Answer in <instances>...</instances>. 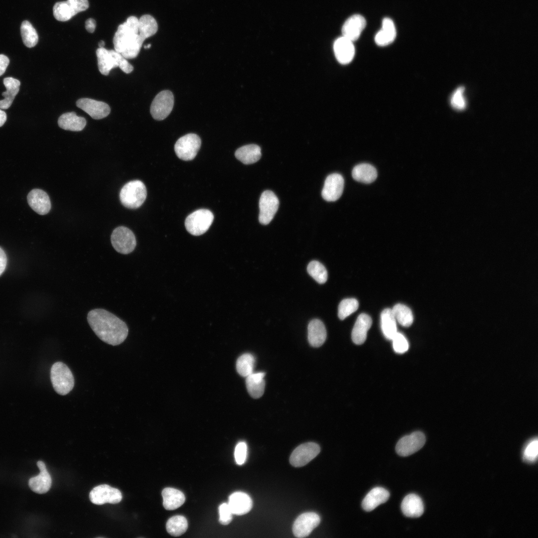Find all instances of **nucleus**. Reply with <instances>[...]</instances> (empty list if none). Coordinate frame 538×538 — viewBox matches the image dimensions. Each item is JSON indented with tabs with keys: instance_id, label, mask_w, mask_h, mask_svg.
Wrapping results in <instances>:
<instances>
[{
	"instance_id": "f257e3e1",
	"label": "nucleus",
	"mask_w": 538,
	"mask_h": 538,
	"mask_svg": "<svg viewBox=\"0 0 538 538\" xmlns=\"http://www.w3.org/2000/svg\"><path fill=\"white\" fill-rule=\"evenodd\" d=\"M87 321L95 334L103 342L116 346L127 338L128 328L125 322L110 312L101 308L90 311Z\"/></svg>"
},
{
	"instance_id": "f03ea898",
	"label": "nucleus",
	"mask_w": 538,
	"mask_h": 538,
	"mask_svg": "<svg viewBox=\"0 0 538 538\" xmlns=\"http://www.w3.org/2000/svg\"><path fill=\"white\" fill-rule=\"evenodd\" d=\"M144 41L139 34L138 19L131 16L119 25L113 41L116 51L126 59H133L138 55Z\"/></svg>"
},
{
	"instance_id": "7ed1b4c3",
	"label": "nucleus",
	"mask_w": 538,
	"mask_h": 538,
	"mask_svg": "<svg viewBox=\"0 0 538 538\" xmlns=\"http://www.w3.org/2000/svg\"><path fill=\"white\" fill-rule=\"evenodd\" d=\"M98 66L100 72L108 75L111 70L119 67L124 72L129 74L134 70L133 66L121 53L115 50H108L104 47L96 50Z\"/></svg>"
},
{
	"instance_id": "20e7f679",
	"label": "nucleus",
	"mask_w": 538,
	"mask_h": 538,
	"mask_svg": "<svg viewBox=\"0 0 538 538\" xmlns=\"http://www.w3.org/2000/svg\"><path fill=\"white\" fill-rule=\"evenodd\" d=\"M147 196L144 183L138 180L127 183L121 190L120 199L122 204L129 209L139 208L144 202Z\"/></svg>"
},
{
	"instance_id": "39448f33",
	"label": "nucleus",
	"mask_w": 538,
	"mask_h": 538,
	"mask_svg": "<svg viewBox=\"0 0 538 538\" xmlns=\"http://www.w3.org/2000/svg\"><path fill=\"white\" fill-rule=\"evenodd\" d=\"M50 379L55 391L62 396L68 394L74 386V378L71 370L61 362H57L52 366Z\"/></svg>"
},
{
	"instance_id": "423d86ee",
	"label": "nucleus",
	"mask_w": 538,
	"mask_h": 538,
	"mask_svg": "<svg viewBox=\"0 0 538 538\" xmlns=\"http://www.w3.org/2000/svg\"><path fill=\"white\" fill-rule=\"evenodd\" d=\"M214 220V215L208 209H201L189 215L185 219L187 231L194 236L205 233L210 228Z\"/></svg>"
},
{
	"instance_id": "0eeeda50",
	"label": "nucleus",
	"mask_w": 538,
	"mask_h": 538,
	"mask_svg": "<svg viewBox=\"0 0 538 538\" xmlns=\"http://www.w3.org/2000/svg\"><path fill=\"white\" fill-rule=\"evenodd\" d=\"M112 245L118 253L127 255L132 253L136 245L134 234L130 229L120 226L114 230L111 236Z\"/></svg>"
},
{
	"instance_id": "6e6552de",
	"label": "nucleus",
	"mask_w": 538,
	"mask_h": 538,
	"mask_svg": "<svg viewBox=\"0 0 538 538\" xmlns=\"http://www.w3.org/2000/svg\"><path fill=\"white\" fill-rule=\"evenodd\" d=\"M201 144V140L198 135L195 134H188L177 140L174 145L175 152L180 159L185 161L191 160L197 155Z\"/></svg>"
},
{
	"instance_id": "1a4fd4ad",
	"label": "nucleus",
	"mask_w": 538,
	"mask_h": 538,
	"mask_svg": "<svg viewBox=\"0 0 538 538\" xmlns=\"http://www.w3.org/2000/svg\"><path fill=\"white\" fill-rule=\"evenodd\" d=\"M174 105V96L169 90L159 92L153 100L150 106V114L156 120L165 119L171 113Z\"/></svg>"
},
{
	"instance_id": "9d476101",
	"label": "nucleus",
	"mask_w": 538,
	"mask_h": 538,
	"mask_svg": "<svg viewBox=\"0 0 538 538\" xmlns=\"http://www.w3.org/2000/svg\"><path fill=\"white\" fill-rule=\"evenodd\" d=\"M279 206V200L270 190L264 191L259 200V220L261 224H269L273 218Z\"/></svg>"
},
{
	"instance_id": "9b49d317",
	"label": "nucleus",
	"mask_w": 538,
	"mask_h": 538,
	"mask_svg": "<svg viewBox=\"0 0 538 538\" xmlns=\"http://www.w3.org/2000/svg\"><path fill=\"white\" fill-rule=\"evenodd\" d=\"M91 502L98 505L105 503L117 504L121 502L122 495L121 491L108 485L103 484L94 487L90 492Z\"/></svg>"
},
{
	"instance_id": "f8f14e48",
	"label": "nucleus",
	"mask_w": 538,
	"mask_h": 538,
	"mask_svg": "<svg viewBox=\"0 0 538 538\" xmlns=\"http://www.w3.org/2000/svg\"><path fill=\"white\" fill-rule=\"evenodd\" d=\"M425 440V436L422 432H413L399 440L396 446V452L402 456L410 455L420 449Z\"/></svg>"
},
{
	"instance_id": "ddd939ff",
	"label": "nucleus",
	"mask_w": 538,
	"mask_h": 538,
	"mask_svg": "<svg viewBox=\"0 0 538 538\" xmlns=\"http://www.w3.org/2000/svg\"><path fill=\"white\" fill-rule=\"evenodd\" d=\"M320 451V446L316 443L309 442L302 444L291 454L290 463L296 467L303 466L314 459Z\"/></svg>"
},
{
	"instance_id": "4468645a",
	"label": "nucleus",
	"mask_w": 538,
	"mask_h": 538,
	"mask_svg": "<svg viewBox=\"0 0 538 538\" xmlns=\"http://www.w3.org/2000/svg\"><path fill=\"white\" fill-rule=\"evenodd\" d=\"M320 518L314 512H306L299 515L295 520L293 534L297 538L307 537L320 523Z\"/></svg>"
},
{
	"instance_id": "2eb2a0df",
	"label": "nucleus",
	"mask_w": 538,
	"mask_h": 538,
	"mask_svg": "<svg viewBox=\"0 0 538 538\" xmlns=\"http://www.w3.org/2000/svg\"><path fill=\"white\" fill-rule=\"evenodd\" d=\"M344 184V179L341 175L338 173L330 174L325 180L321 192L322 197L328 202L336 201L343 193Z\"/></svg>"
},
{
	"instance_id": "dca6fc26",
	"label": "nucleus",
	"mask_w": 538,
	"mask_h": 538,
	"mask_svg": "<svg viewBox=\"0 0 538 538\" xmlns=\"http://www.w3.org/2000/svg\"><path fill=\"white\" fill-rule=\"evenodd\" d=\"M76 106L96 120L107 117L111 112V108L107 103L89 98L78 100Z\"/></svg>"
},
{
	"instance_id": "f3484780",
	"label": "nucleus",
	"mask_w": 538,
	"mask_h": 538,
	"mask_svg": "<svg viewBox=\"0 0 538 538\" xmlns=\"http://www.w3.org/2000/svg\"><path fill=\"white\" fill-rule=\"evenodd\" d=\"M27 198L30 207L38 214L45 215L50 211L51 207L50 200L43 190L32 189L28 194Z\"/></svg>"
},
{
	"instance_id": "a211bd4d",
	"label": "nucleus",
	"mask_w": 538,
	"mask_h": 538,
	"mask_svg": "<svg viewBox=\"0 0 538 538\" xmlns=\"http://www.w3.org/2000/svg\"><path fill=\"white\" fill-rule=\"evenodd\" d=\"M366 25V19L362 15H353L344 22L342 28V36L353 42L359 38Z\"/></svg>"
},
{
	"instance_id": "6ab92c4d",
	"label": "nucleus",
	"mask_w": 538,
	"mask_h": 538,
	"mask_svg": "<svg viewBox=\"0 0 538 538\" xmlns=\"http://www.w3.org/2000/svg\"><path fill=\"white\" fill-rule=\"evenodd\" d=\"M333 49L337 60L341 64L349 63L354 57L355 50L353 42L343 36L335 41Z\"/></svg>"
},
{
	"instance_id": "aec40b11",
	"label": "nucleus",
	"mask_w": 538,
	"mask_h": 538,
	"mask_svg": "<svg viewBox=\"0 0 538 538\" xmlns=\"http://www.w3.org/2000/svg\"><path fill=\"white\" fill-rule=\"evenodd\" d=\"M37 465L39 468L40 473L37 476L32 477L29 480L28 485L33 492L38 494L45 493L49 491L51 486V477L43 462L38 461Z\"/></svg>"
},
{
	"instance_id": "412c9836",
	"label": "nucleus",
	"mask_w": 538,
	"mask_h": 538,
	"mask_svg": "<svg viewBox=\"0 0 538 538\" xmlns=\"http://www.w3.org/2000/svg\"><path fill=\"white\" fill-rule=\"evenodd\" d=\"M228 504L233 515L241 516L250 511L253 502L247 494L243 492H236L229 496Z\"/></svg>"
},
{
	"instance_id": "4be33fe9",
	"label": "nucleus",
	"mask_w": 538,
	"mask_h": 538,
	"mask_svg": "<svg viewBox=\"0 0 538 538\" xmlns=\"http://www.w3.org/2000/svg\"><path fill=\"white\" fill-rule=\"evenodd\" d=\"M390 497V493L386 489L382 487H375L372 489L365 497L362 506L364 510L370 512L380 504L385 503Z\"/></svg>"
},
{
	"instance_id": "5701e85b",
	"label": "nucleus",
	"mask_w": 538,
	"mask_h": 538,
	"mask_svg": "<svg viewBox=\"0 0 538 538\" xmlns=\"http://www.w3.org/2000/svg\"><path fill=\"white\" fill-rule=\"evenodd\" d=\"M401 510L407 517L418 518L424 512V506L421 498L414 494H409L403 499L401 504Z\"/></svg>"
},
{
	"instance_id": "b1692460",
	"label": "nucleus",
	"mask_w": 538,
	"mask_h": 538,
	"mask_svg": "<svg viewBox=\"0 0 538 538\" xmlns=\"http://www.w3.org/2000/svg\"><path fill=\"white\" fill-rule=\"evenodd\" d=\"M372 323V320L369 315L365 313L359 315L352 332V339L355 344L361 345L364 343Z\"/></svg>"
},
{
	"instance_id": "393cba45",
	"label": "nucleus",
	"mask_w": 538,
	"mask_h": 538,
	"mask_svg": "<svg viewBox=\"0 0 538 538\" xmlns=\"http://www.w3.org/2000/svg\"><path fill=\"white\" fill-rule=\"evenodd\" d=\"M326 330L323 322L317 319L312 320L308 325V340L313 347H319L325 342Z\"/></svg>"
},
{
	"instance_id": "a878e982",
	"label": "nucleus",
	"mask_w": 538,
	"mask_h": 538,
	"mask_svg": "<svg viewBox=\"0 0 538 538\" xmlns=\"http://www.w3.org/2000/svg\"><path fill=\"white\" fill-rule=\"evenodd\" d=\"M396 37V30L393 21L388 17L384 18L382 28L376 34L375 42L379 46H385L392 43Z\"/></svg>"
},
{
	"instance_id": "bb28decb",
	"label": "nucleus",
	"mask_w": 538,
	"mask_h": 538,
	"mask_svg": "<svg viewBox=\"0 0 538 538\" xmlns=\"http://www.w3.org/2000/svg\"><path fill=\"white\" fill-rule=\"evenodd\" d=\"M60 128L65 130L71 131H81L86 125L85 118L78 116L75 112H68L61 115L58 120Z\"/></svg>"
},
{
	"instance_id": "cd10ccee",
	"label": "nucleus",
	"mask_w": 538,
	"mask_h": 538,
	"mask_svg": "<svg viewBox=\"0 0 538 538\" xmlns=\"http://www.w3.org/2000/svg\"><path fill=\"white\" fill-rule=\"evenodd\" d=\"M264 372L252 373L247 377L246 384L250 396L254 399H258L264 394L265 388Z\"/></svg>"
},
{
	"instance_id": "c85d7f7f",
	"label": "nucleus",
	"mask_w": 538,
	"mask_h": 538,
	"mask_svg": "<svg viewBox=\"0 0 538 538\" xmlns=\"http://www.w3.org/2000/svg\"><path fill=\"white\" fill-rule=\"evenodd\" d=\"M163 506L167 510H173L182 505L185 501L184 494L173 488H165L162 491Z\"/></svg>"
},
{
	"instance_id": "c756f323",
	"label": "nucleus",
	"mask_w": 538,
	"mask_h": 538,
	"mask_svg": "<svg viewBox=\"0 0 538 538\" xmlns=\"http://www.w3.org/2000/svg\"><path fill=\"white\" fill-rule=\"evenodd\" d=\"M235 155L236 157L244 164H253L261 158V149L257 144H248L237 149Z\"/></svg>"
},
{
	"instance_id": "7c9ffc66",
	"label": "nucleus",
	"mask_w": 538,
	"mask_h": 538,
	"mask_svg": "<svg viewBox=\"0 0 538 538\" xmlns=\"http://www.w3.org/2000/svg\"><path fill=\"white\" fill-rule=\"evenodd\" d=\"M3 82L6 90L2 93L4 99L0 101V108L7 109L10 107L16 95L18 93L20 82L12 77L5 78Z\"/></svg>"
},
{
	"instance_id": "2f4dec72",
	"label": "nucleus",
	"mask_w": 538,
	"mask_h": 538,
	"mask_svg": "<svg viewBox=\"0 0 538 538\" xmlns=\"http://www.w3.org/2000/svg\"><path fill=\"white\" fill-rule=\"evenodd\" d=\"M353 178L356 181L371 183L377 177V171L373 165L368 163H361L355 166L352 172Z\"/></svg>"
},
{
	"instance_id": "473e14b6",
	"label": "nucleus",
	"mask_w": 538,
	"mask_h": 538,
	"mask_svg": "<svg viewBox=\"0 0 538 538\" xmlns=\"http://www.w3.org/2000/svg\"><path fill=\"white\" fill-rule=\"evenodd\" d=\"M381 325L386 338L392 340L397 333L396 320L392 309H385L381 314Z\"/></svg>"
},
{
	"instance_id": "72a5a7b5",
	"label": "nucleus",
	"mask_w": 538,
	"mask_h": 538,
	"mask_svg": "<svg viewBox=\"0 0 538 538\" xmlns=\"http://www.w3.org/2000/svg\"><path fill=\"white\" fill-rule=\"evenodd\" d=\"M157 29V22L151 15L145 14L138 19L139 34L144 40L155 34Z\"/></svg>"
},
{
	"instance_id": "f704fd0d",
	"label": "nucleus",
	"mask_w": 538,
	"mask_h": 538,
	"mask_svg": "<svg viewBox=\"0 0 538 538\" xmlns=\"http://www.w3.org/2000/svg\"><path fill=\"white\" fill-rule=\"evenodd\" d=\"M188 528V523L186 518L181 515H176L169 518L166 524L167 532L174 537H178L183 534Z\"/></svg>"
},
{
	"instance_id": "c9c22d12",
	"label": "nucleus",
	"mask_w": 538,
	"mask_h": 538,
	"mask_svg": "<svg viewBox=\"0 0 538 538\" xmlns=\"http://www.w3.org/2000/svg\"><path fill=\"white\" fill-rule=\"evenodd\" d=\"M394 317L400 325L404 327L410 326L413 320V315L409 308L404 304H397L392 309Z\"/></svg>"
},
{
	"instance_id": "e433bc0d",
	"label": "nucleus",
	"mask_w": 538,
	"mask_h": 538,
	"mask_svg": "<svg viewBox=\"0 0 538 538\" xmlns=\"http://www.w3.org/2000/svg\"><path fill=\"white\" fill-rule=\"evenodd\" d=\"M20 33L24 44L28 48L35 46L38 41L37 33L32 25L24 20L20 26Z\"/></svg>"
},
{
	"instance_id": "4c0bfd02",
	"label": "nucleus",
	"mask_w": 538,
	"mask_h": 538,
	"mask_svg": "<svg viewBox=\"0 0 538 538\" xmlns=\"http://www.w3.org/2000/svg\"><path fill=\"white\" fill-rule=\"evenodd\" d=\"M255 364V358L253 355L249 353L244 354L237 360V371L241 376L247 377L253 373Z\"/></svg>"
},
{
	"instance_id": "58836bf2",
	"label": "nucleus",
	"mask_w": 538,
	"mask_h": 538,
	"mask_svg": "<svg viewBox=\"0 0 538 538\" xmlns=\"http://www.w3.org/2000/svg\"><path fill=\"white\" fill-rule=\"evenodd\" d=\"M53 13L55 19L60 21H68L76 15L67 0L55 3Z\"/></svg>"
},
{
	"instance_id": "ea45409f",
	"label": "nucleus",
	"mask_w": 538,
	"mask_h": 538,
	"mask_svg": "<svg viewBox=\"0 0 538 538\" xmlns=\"http://www.w3.org/2000/svg\"><path fill=\"white\" fill-rule=\"evenodd\" d=\"M307 270L309 275L318 283L322 284L327 279V271L325 267L317 261H312L307 266Z\"/></svg>"
},
{
	"instance_id": "a19ab883",
	"label": "nucleus",
	"mask_w": 538,
	"mask_h": 538,
	"mask_svg": "<svg viewBox=\"0 0 538 538\" xmlns=\"http://www.w3.org/2000/svg\"><path fill=\"white\" fill-rule=\"evenodd\" d=\"M358 307V301L355 298H346L342 300L338 306L339 318L341 320L344 319L355 312Z\"/></svg>"
},
{
	"instance_id": "79ce46f5",
	"label": "nucleus",
	"mask_w": 538,
	"mask_h": 538,
	"mask_svg": "<svg viewBox=\"0 0 538 538\" xmlns=\"http://www.w3.org/2000/svg\"><path fill=\"white\" fill-rule=\"evenodd\" d=\"M538 441L537 438L531 440L526 445L524 452L523 458L527 462H535L538 458Z\"/></svg>"
},
{
	"instance_id": "37998d69",
	"label": "nucleus",
	"mask_w": 538,
	"mask_h": 538,
	"mask_svg": "<svg viewBox=\"0 0 538 538\" xmlns=\"http://www.w3.org/2000/svg\"><path fill=\"white\" fill-rule=\"evenodd\" d=\"M464 88L459 87L452 94L451 99V105L454 109L462 110L466 107V100L464 96Z\"/></svg>"
},
{
	"instance_id": "c03bdc74",
	"label": "nucleus",
	"mask_w": 538,
	"mask_h": 538,
	"mask_svg": "<svg viewBox=\"0 0 538 538\" xmlns=\"http://www.w3.org/2000/svg\"><path fill=\"white\" fill-rule=\"evenodd\" d=\"M393 349L395 352L399 354H403L406 352L408 349V343L404 336L400 332H398L392 338Z\"/></svg>"
},
{
	"instance_id": "a18cd8bd",
	"label": "nucleus",
	"mask_w": 538,
	"mask_h": 538,
	"mask_svg": "<svg viewBox=\"0 0 538 538\" xmlns=\"http://www.w3.org/2000/svg\"><path fill=\"white\" fill-rule=\"evenodd\" d=\"M234 456L238 465H241L245 462L247 456V445L245 442H240L237 444Z\"/></svg>"
},
{
	"instance_id": "49530a36",
	"label": "nucleus",
	"mask_w": 538,
	"mask_h": 538,
	"mask_svg": "<svg viewBox=\"0 0 538 538\" xmlns=\"http://www.w3.org/2000/svg\"><path fill=\"white\" fill-rule=\"evenodd\" d=\"M219 521L223 525H228L232 520L233 514L228 503H224L219 507Z\"/></svg>"
},
{
	"instance_id": "de8ad7c7",
	"label": "nucleus",
	"mask_w": 538,
	"mask_h": 538,
	"mask_svg": "<svg viewBox=\"0 0 538 538\" xmlns=\"http://www.w3.org/2000/svg\"><path fill=\"white\" fill-rule=\"evenodd\" d=\"M67 1L76 14L79 12L86 10L89 7L88 0H67Z\"/></svg>"
},
{
	"instance_id": "09e8293b",
	"label": "nucleus",
	"mask_w": 538,
	"mask_h": 538,
	"mask_svg": "<svg viewBox=\"0 0 538 538\" xmlns=\"http://www.w3.org/2000/svg\"><path fill=\"white\" fill-rule=\"evenodd\" d=\"M9 63V60L6 56L0 54V76L4 74Z\"/></svg>"
},
{
	"instance_id": "8fccbe9b",
	"label": "nucleus",
	"mask_w": 538,
	"mask_h": 538,
	"mask_svg": "<svg viewBox=\"0 0 538 538\" xmlns=\"http://www.w3.org/2000/svg\"><path fill=\"white\" fill-rule=\"evenodd\" d=\"M7 264V257L3 249L0 247V276L3 273Z\"/></svg>"
},
{
	"instance_id": "3c124183",
	"label": "nucleus",
	"mask_w": 538,
	"mask_h": 538,
	"mask_svg": "<svg viewBox=\"0 0 538 538\" xmlns=\"http://www.w3.org/2000/svg\"><path fill=\"white\" fill-rule=\"evenodd\" d=\"M96 26V22L95 19L92 18H88L85 22V28L90 33L94 32Z\"/></svg>"
},
{
	"instance_id": "603ef678",
	"label": "nucleus",
	"mask_w": 538,
	"mask_h": 538,
	"mask_svg": "<svg viewBox=\"0 0 538 538\" xmlns=\"http://www.w3.org/2000/svg\"><path fill=\"white\" fill-rule=\"evenodd\" d=\"M6 113L0 109V127L2 126L6 120Z\"/></svg>"
},
{
	"instance_id": "864d4df0",
	"label": "nucleus",
	"mask_w": 538,
	"mask_h": 538,
	"mask_svg": "<svg viewBox=\"0 0 538 538\" xmlns=\"http://www.w3.org/2000/svg\"><path fill=\"white\" fill-rule=\"evenodd\" d=\"M104 45H105V42L104 41H103V40H101L99 43V48H103V47H104Z\"/></svg>"
},
{
	"instance_id": "5fc2aeb1",
	"label": "nucleus",
	"mask_w": 538,
	"mask_h": 538,
	"mask_svg": "<svg viewBox=\"0 0 538 538\" xmlns=\"http://www.w3.org/2000/svg\"><path fill=\"white\" fill-rule=\"evenodd\" d=\"M150 46H151V44H148V45H145V46H144V48L145 49H147V48H149Z\"/></svg>"
}]
</instances>
